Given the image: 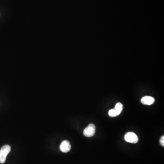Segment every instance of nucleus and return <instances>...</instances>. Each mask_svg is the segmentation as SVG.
<instances>
[{"instance_id":"nucleus-1","label":"nucleus","mask_w":164,"mask_h":164,"mask_svg":"<svg viewBox=\"0 0 164 164\" xmlns=\"http://www.w3.org/2000/svg\"><path fill=\"white\" fill-rule=\"evenodd\" d=\"M11 148L9 145H4L0 149V163L3 164L5 162L6 156L10 152Z\"/></svg>"},{"instance_id":"nucleus-2","label":"nucleus","mask_w":164,"mask_h":164,"mask_svg":"<svg viewBox=\"0 0 164 164\" xmlns=\"http://www.w3.org/2000/svg\"><path fill=\"white\" fill-rule=\"evenodd\" d=\"M124 140L126 141L131 143H137L139 140V138L135 133L130 132H128L124 135Z\"/></svg>"},{"instance_id":"nucleus-3","label":"nucleus","mask_w":164,"mask_h":164,"mask_svg":"<svg viewBox=\"0 0 164 164\" xmlns=\"http://www.w3.org/2000/svg\"><path fill=\"white\" fill-rule=\"evenodd\" d=\"M95 131L96 127L95 125L93 124H90L84 130V135L87 137H92L95 134Z\"/></svg>"},{"instance_id":"nucleus-4","label":"nucleus","mask_w":164,"mask_h":164,"mask_svg":"<svg viewBox=\"0 0 164 164\" xmlns=\"http://www.w3.org/2000/svg\"><path fill=\"white\" fill-rule=\"evenodd\" d=\"M71 148V144L70 142L68 140H64L62 141L60 145V149L63 152H68L70 151Z\"/></svg>"},{"instance_id":"nucleus-5","label":"nucleus","mask_w":164,"mask_h":164,"mask_svg":"<svg viewBox=\"0 0 164 164\" xmlns=\"http://www.w3.org/2000/svg\"><path fill=\"white\" fill-rule=\"evenodd\" d=\"M155 101V98L151 96H144L141 99V102L142 104L147 105H152L153 104H154Z\"/></svg>"},{"instance_id":"nucleus-6","label":"nucleus","mask_w":164,"mask_h":164,"mask_svg":"<svg viewBox=\"0 0 164 164\" xmlns=\"http://www.w3.org/2000/svg\"><path fill=\"white\" fill-rule=\"evenodd\" d=\"M114 109H115L116 111L120 114L122 111L123 109V105L120 103H118L115 105V107Z\"/></svg>"},{"instance_id":"nucleus-7","label":"nucleus","mask_w":164,"mask_h":164,"mask_svg":"<svg viewBox=\"0 0 164 164\" xmlns=\"http://www.w3.org/2000/svg\"><path fill=\"white\" fill-rule=\"evenodd\" d=\"M109 115L111 117H115L119 115V114L116 111L115 109H111L109 110Z\"/></svg>"},{"instance_id":"nucleus-8","label":"nucleus","mask_w":164,"mask_h":164,"mask_svg":"<svg viewBox=\"0 0 164 164\" xmlns=\"http://www.w3.org/2000/svg\"><path fill=\"white\" fill-rule=\"evenodd\" d=\"M160 144L162 145V147H164V136H162V137L161 138L160 140Z\"/></svg>"}]
</instances>
